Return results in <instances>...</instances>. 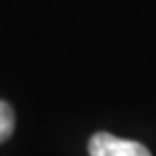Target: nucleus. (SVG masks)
I'll use <instances>...</instances> for the list:
<instances>
[{"instance_id": "1", "label": "nucleus", "mask_w": 156, "mask_h": 156, "mask_svg": "<svg viewBox=\"0 0 156 156\" xmlns=\"http://www.w3.org/2000/svg\"><path fill=\"white\" fill-rule=\"evenodd\" d=\"M87 150H89V156H152L144 144L118 138L110 132L93 134Z\"/></svg>"}, {"instance_id": "2", "label": "nucleus", "mask_w": 156, "mask_h": 156, "mask_svg": "<svg viewBox=\"0 0 156 156\" xmlns=\"http://www.w3.org/2000/svg\"><path fill=\"white\" fill-rule=\"evenodd\" d=\"M14 132V112L6 101L0 99V144L8 140Z\"/></svg>"}]
</instances>
